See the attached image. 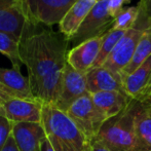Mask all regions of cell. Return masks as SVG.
<instances>
[{
    "label": "cell",
    "mask_w": 151,
    "mask_h": 151,
    "mask_svg": "<svg viewBox=\"0 0 151 151\" xmlns=\"http://www.w3.org/2000/svg\"><path fill=\"white\" fill-rule=\"evenodd\" d=\"M102 37L93 38L72 47L68 52L67 63L78 72L86 74L93 67L100 54Z\"/></svg>",
    "instance_id": "cell-11"
},
{
    "label": "cell",
    "mask_w": 151,
    "mask_h": 151,
    "mask_svg": "<svg viewBox=\"0 0 151 151\" xmlns=\"http://www.w3.org/2000/svg\"><path fill=\"white\" fill-rule=\"evenodd\" d=\"M34 28L26 14L24 0H0V31L21 42Z\"/></svg>",
    "instance_id": "cell-7"
},
{
    "label": "cell",
    "mask_w": 151,
    "mask_h": 151,
    "mask_svg": "<svg viewBox=\"0 0 151 151\" xmlns=\"http://www.w3.org/2000/svg\"><path fill=\"white\" fill-rule=\"evenodd\" d=\"M139 7L131 6V7L123 8L122 10L114 18L113 28L115 30L129 31L134 28L139 18Z\"/></svg>",
    "instance_id": "cell-22"
},
{
    "label": "cell",
    "mask_w": 151,
    "mask_h": 151,
    "mask_svg": "<svg viewBox=\"0 0 151 151\" xmlns=\"http://www.w3.org/2000/svg\"><path fill=\"white\" fill-rule=\"evenodd\" d=\"M0 83L12 97L35 99L32 93L28 77H25L14 68H0Z\"/></svg>",
    "instance_id": "cell-17"
},
{
    "label": "cell",
    "mask_w": 151,
    "mask_h": 151,
    "mask_svg": "<svg viewBox=\"0 0 151 151\" xmlns=\"http://www.w3.org/2000/svg\"><path fill=\"white\" fill-rule=\"evenodd\" d=\"M127 33V31L122 30H115V29H111L108 33L102 37V44H101V50H100V54L97 58L95 65L93 68L96 67H101L104 65V63L110 56L112 50H114L119 40L123 37V35Z\"/></svg>",
    "instance_id": "cell-21"
},
{
    "label": "cell",
    "mask_w": 151,
    "mask_h": 151,
    "mask_svg": "<svg viewBox=\"0 0 151 151\" xmlns=\"http://www.w3.org/2000/svg\"><path fill=\"white\" fill-rule=\"evenodd\" d=\"M12 136L19 151H41L46 134L41 122L14 123Z\"/></svg>",
    "instance_id": "cell-12"
},
{
    "label": "cell",
    "mask_w": 151,
    "mask_h": 151,
    "mask_svg": "<svg viewBox=\"0 0 151 151\" xmlns=\"http://www.w3.org/2000/svg\"><path fill=\"white\" fill-rule=\"evenodd\" d=\"M124 91L131 98L145 100L151 97V56L141 66L123 78Z\"/></svg>",
    "instance_id": "cell-15"
},
{
    "label": "cell",
    "mask_w": 151,
    "mask_h": 151,
    "mask_svg": "<svg viewBox=\"0 0 151 151\" xmlns=\"http://www.w3.org/2000/svg\"><path fill=\"white\" fill-rule=\"evenodd\" d=\"M86 82L90 93L114 91L125 93L122 76L104 66L91 68L86 73Z\"/></svg>",
    "instance_id": "cell-14"
},
{
    "label": "cell",
    "mask_w": 151,
    "mask_h": 151,
    "mask_svg": "<svg viewBox=\"0 0 151 151\" xmlns=\"http://www.w3.org/2000/svg\"><path fill=\"white\" fill-rule=\"evenodd\" d=\"M150 95H151V88H150Z\"/></svg>",
    "instance_id": "cell-31"
},
{
    "label": "cell",
    "mask_w": 151,
    "mask_h": 151,
    "mask_svg": "<svg viewBox=\"0 0 151 151\" xmlns=\"http://www.w3.org/2000/svg\"><path fill=\"white\" fill-rule=\"evenodd\" d=\"M77 0H24L25 9L34 27L59 25Z\"/></svg>",
    "instance_id": "cell-5"
},
{
    "label": "cell",
    "mask_w": 151,
    "mask_h": 151,
    "mask_svg": "<svg viewBox=\"0 0 151 151\" xmlns=\"http://www.w3.org/2000/svg\"><path fill=\"white\" fill-rule=\"evenodd\" d=\"M86 151H110V150L107 147H105L102 143H100L99 141H97L96 139H93L91 141H88V145L86 147Z\"/></svg>",
    "instance_id": "cell-26"
},
{
    "label": "cell",
    "mask_w": 151,
    "mask_h": 151,
    "mask_svg": "<svg viewBox=\"0 0 151 151\" xmlns=\"http://www.w3.org/2000/svg\"><path fill=\"white\" fill-rule=\"evenodd\" d=\"M12 129L14 123L6 117L3 111L0 109V151L5 147L8 139L12 137Z\"/></svg>",
    "instance_id": "cell-24"
},
{
    "label": "cell",
    "mask_w": 151,
    "mask_h": 151,
    "mask_svg": "<svg viewBox=\"0 0 151 151\" xmlns=\"http://www.w3.org/2000/svg\"><path fill=\"white\" fill-rule=\"evenodd\" d=\"M0 52L12 62V68L21 71L23 62L20 55V42L10 34L0 31Z\"/></svg>",
    "instance_id": "cell-20"
},
{
    "label": "cell",
    "mask_w": 151,
    "mask_h": 151,
    "mask_svg": "<svg viewBox=\"0 0 151 151\" xmlns=\"http://www.w3.org/2000/svg\"><path fill=\"white\" fill-rule=\"evenodd\" d=\"M69 40L54 31H32L20 42L23 65L28 71L32 93L43 103L55 104L67 65Z\"/></svg>",
    "instance_id": "cell-1"
},
{
    "label": "cell",
    "mask_w": 151,
    "mask_h": 151,
    "mask_svg": "<svg viewBox=\"0 0 151 151\" xmlns=\"http://www.w3.org/2000/svg\"><path fill=\"white\" fill-rule=\"evenodd\" d=\"M43 102L38 99H21L12 97L0 109L12 123L41 122Z\"/></svg>",
    "instance_id": "cell-10"
},
{
    "label": "cell",
    "mask_w": 151,
    "mask_h": 151,
    "mask_svg": "<svg viewBox=\"0 0 151 151\" xmlns=\"http://www.w3.org/2000/svg\"><path fill=\"white\" fill-rule=\"evenodd\" d=\"M9 98H12V96L8 93V91L2 86V84L0 83V108L2 107V105L4 104V102L7 101Z\"/></svg>",
    "instance_id": "cell-28"
},
{
    "label": "cell",
    "mask_w": 151,
    "mask_h": 151,
    "mask_svg": "<svg viewBox=\"0 0 151 151\" xmlns=\"http://www.w3.org/2000/svg\"><path fill=\"white\" fill-rule=\"evenodd\" d=\"M66 113L88 141L95 139L102 125L108 119L95 105L90 93L74 102Z\"/></svg>",
    "instance_id": "cell-4"
},
{
    "label": "cell",
    "mask_w": 151,
    "mask_h": 151,
    "mask_svg": "<svg viewBox=\"0 0 151 151\" xmlns=\"http://www.w3.org/2000/svg\"><path fill=\"white\" fill-rule=\"evenodd\" d=\"M151 56V28L144 31L141 39H140L138 46L136 48V52L132 59L131 63L124 68L121 72L122 78H125L132 74L139 66H141L148 58Z\"/></svg>",
    "instance_id": "cell-19"
},
{
    "label": "cell",
    "mask_w": 151,
    "mask_h": 151,
    "mask_svg": "<svg viewBox=\"0 0 151 151\" xmlns=\"http://www.w3.org/2000/svg\"><path fill=\"white\" fill-rule=\"evenodd\" d=\"M132 151H151V97L140 100V106L134 122Z\"/></svg>",
    "instance_id": "cell-13"
},
{
    "label": "cell",
    "mask_w": 151,
    "mask_h": 151,
    "mask_svg": "<svg viewBox=\"0 0 151 151\" xmlns=\"http://www.w3.org/2000/svg\"><path fill=\"white\" fill-rule=\"evenodd\" d=\"M138 7L140 14L135 27L147 30L151 28V0H140Z\"/></svg>",
    "instance_id": "cell-23"
},
{
    "label": "cell",
    "mask_w": 151,
    "mask_h": 151,
    "mask_svg": "<svg viewBox=\"0 0 151 151\" xmlns=\"http://www.w3.org/2000/svg\"><path fill=\"white\" fill-rule=\"evenodd\" d=\"M88 93L86 74L78 72L67 63L62 78L60 93L54 105L66 113L74 102Z\"/></svg>",
    "instance_id": "cell-8"
},
{
    "label": "cell",
    "mask_w": 151,
    "mask_h": 151,
    "mask_svg": "<svg viewBox=\"0 0 151 151\" xmlns=\"http://www.w3.org/2000/svg\"><path fill=\"white\" fill-rule=\"evenodd\" d=\"M41 123L55 151H86L88 140L75 123L54 104L43 103Z\"/></svg>",
    "instance_id": "cell-2"
},
{
    "label": "cell",
    "mask_w": 151,
    "mask_h": 151,
    "mask_svg": "<svg viewBox=\"0 0 151 151\" xmlns=\"http://www.w3.org/2000/svg\"><path fill=\"white\" fill-rule=\"evenodd\" d=\"M41 151H55L54 148H52V144H50V142L48 141V139L46 138L45 140H44L43 142H42L41 144Z\"/></svg>",
    "instance_id": "cell-29"
},
{
    "label": "cell",
    "mask_w": 151,
    "mask_h": 151,
    "mask_svg": "<svg viewBox=\"0 0 151 151\" xmlns=\"http://www.w3.org/2000/svg\"><path fill=\"white\" fill-rule=\"evenodd\" d=\"M99 1H103V0H97V2H99Z\"/></svg>",
    "instance_id": "cell-30"
},
{
    "label": "cell",
    "mask_w": 151,
    "mask_h": 151,
    "mask_svg": "<svg viewBox=\"0 0 151 151\" xmlns=\"http://www.w3.org/2000/svg\"><path fill=\"white\" fill-rule=\"evenodd\" d=\"M96 3L97 0H77L59 24L61 34L68 40L73 37Z\"/></svg>",
    "instance_id": "cell-16"
},
{
    "label": "cell",
    "mask_w": 151,
    "mask_h": 151,
    "mask_svg": "<svg viewBox=\"0 0 151 151\" xmlns=\"http://www.w3.org/2000/svg\"><path fill=\"white\" fill-rule=\"evenodd\" d=\"M108 2L109 0H103L96 3L75 35L69 39L73 47L93 38L102 37L113 28L114 19L109 14Z\"/></svg>",
    "instance_id": "cell-6"
},
{
    "label": "cell",
    "mask_w": 151,
    "mask_h": 151,
    "mask_svg": "<svg viewBox=\"0 0 151 151\" xmlns=\"http://www.w3.org/2000/svg\"><path fill=\"white\" fill-rule=\"evenodd\" d=\"M144 31L145 30H142L138 27H134L127 31L104 63V67L121 75V72L131 63Z\"/></svg>",
    "instance_id": "cell-9"
},
{
    "label": "cell",
    "mask_w": 151,
    "mask_h": 151,
    "mask_svg": "<svg viewBox=\"0 0 151 151\" xmlns=\"http://www.w3.org/2000/svg\"><path fill=\"white\" fill-rule=\"evenodd\" d=\"M140 100L132 99L127 107L102 125L95 139L110 151H132L134 144V122Z\"/></svg>",
    "instance_id": "cell-3"
},
{
    "label": "cell",
    "mask_w": 151,
    "mask_h": 151,
    "mask_svg": "<svg viewBox=\"0 0 151 151\" xmlns=\"http://www.w3.org/2000/svg\"><path fill=\"white\" fill-rule=\"evenodd\" d=\"M2 151H19L18 146H17L16 141H14V136H12V137L8 139L5 147L2 149Z\"/></svg>",
    "instance_id": "cell-27"
},
{
    "label": "cell",
    "mask_w": 151,
    "mask_h": 151,
    "mask_svg": "<svg viewBox=\"0 0 151 151\" xmlns=\"http://www.w3.org/2000/svg\"><path fill=\"white\" fill-rule=\"evenodd\" d=\"M131 0H109L108 2V10L112 18H115L123 9V5L129 2Z\"/></svg>",
    "instance_id": "cell-25"
},
{
    "label": "cell",
    "mask_w": 151,
    "mask_h": 151,
    "mask_svg": "<svg viewBox=\"0 0 151 151\" xmlns=\"http://www.w3.org/2000/svg\"><path fill=\"white\" fill-rule=\"evenodd\" d=\"M95 105L105 114L107 118L113 117L120 113L132 101L127 93L122 91H99L91 93Z\"/></svg>",
    "instance_id": "cell-18"
}]
</instances>
